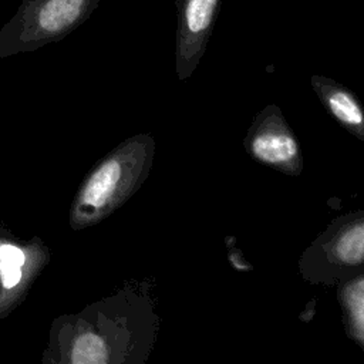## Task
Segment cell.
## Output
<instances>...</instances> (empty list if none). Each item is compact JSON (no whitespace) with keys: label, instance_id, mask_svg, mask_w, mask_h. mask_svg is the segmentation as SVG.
<instances>
[{"label":"cell","instance_id":"1","mask_svg":"<svg viewBox=\"0 0 364 364\" xmlns=\"http://www.w3.org/2000/svg\"><path fill=\"white\" fill-rule=\"evenodd\" d=\"M156 314L141 283H127L77 313L54 317L43 364H142L156 334Z\"/></svg>","mask_w":364,"mask_h":364},{"label":"cell","instance_id":"2","mask_svg":"<svg viewBox=\"0 0 364 364\" xmlns=\"http://www.w3.org/2000/svg\"><path fill=\"white\" fill-rule=\"evenodd\" d=\"M155 154L149 134L129 136L104 155L84 176L68 208V226L92 228L121 208L148 178Z\"/></svg>","mask_w":364,"mask_h":364},{"label":"cell","instance_id":"3","mask_svg":"<svg viewBox=\"0 0 364 364\" xmlns=\"http://www.w3.org/2000/svg\"><path fill=\"white\" fill-rule=\"evenodd\" d=\"M101 0H23L0 28V60L61 41L98 7Z\"/></svg>","mask_w":364,"mask_h":364},{"label":"cell","instance_id":"4","mask_svg":"<svg viewBox=\"0 0 364 364\" xmlns=\"http://www.w3.org/2000/svg\"><path fill=\"white\" fill-rule=\"evenodd\" d=\"M300 266L316 282H337L364 267V212L334 222L306 252Z\"/></svg>","mask_w":364,"mask_h":364},{"label":"cell","instance_id":"5","mask_svg":"<svg viewBox=\"0 0 364 364\" xmlns=\"http://www.w3.org/2000/svg\"><path fill=\"white\" fill-rule=\"evenodd\" d=\"M50 259V247L41 237H20L0 218V320L27 299Z\"/></svg>","mask_w":364,"mask_h":364},{"label":"cell","instance_id":"6","mask_svg":"<svg viewBox=\"0 0 364 364\" xmlns=\"http://www.w3.org/2000/svg\"><path fill=\"white\" fill-rule=\"evenodd\" d=\"M220 9V0H176V74L188 78L199 64Z\"/></svg>","mask_w":364,"mask_h":364},{"label":"cell","instance_id":"7","mask_svg":"<svg viewBox=\"0 0 364 364\" xmlns=\"http://www.w3.org/2000/svg\"><path fill=\"white\" fill-rule=\"evenodd\" d=\"M246 146L259 162L291 175H297L301 171L299 144L280 111L269 114L266 109L255 121L247 134Z\"/></svg>","mask_w":364,"mask_h":364},{"label":"cell","instance_id":"8","mask_svg":"<svg viewBox=\"0 0 364 364\" xmlns=\"http://www.w3.org/2000/svg\"><path fill=\"white\" fill-rule=\"evenodd\" d=\"M311 84L331 115L355 136L364 139V109L350 90L320 75L311 77Z\"/></svg>","mask_w":364,"mask_h":364},{"label":"cell","instance_id":"9","mask_svg":"<svg viewBox=\"0 0 364 364\" xmlns=\"http://www.w3.org/2000/svg\"><path fill=\"white\" fill-rule=\"evenodd\" d=\"M343 297L350 328L358 340L364 341V277L357 284H351L348 289L346 287Z\"/></svg>","mask_w":364,"mask_h":364}]
</instances>
